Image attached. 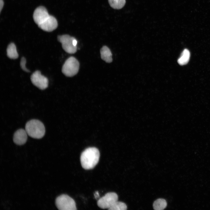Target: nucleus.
I'll list each match as a JSON object with an SVG mask.
<instances>
[{"label":"nucleus","mask_w":210,"mask_h":210,"mask_svg":"<svg viewBox=\"0 0 210 210\" xmlns=\"http://www.w3.org/2000/svg\"><path fill=\"white\" fill-rule=\"evenodd\" d=\"M100 157L98 149L95 147H89L81 153L80 161L81 166L85 169H93L98 163Z\"/></svg>","instance_id":"f257e3e1"},{"label":"nucleus","mask_w":210,"mask_h":210,"mask_svg":"<svg viewBox=\"0 0 210 210\" xmlns=\"http://www.w3.org/2000/svg\"><path fill=\"white\" fill-rule=\"evenodd\" d=\"M4 5V2L3 0H0V11H1L3 8Z\"/></svg>","instance_id":"a211bd4d"},{"label":"nucleus","mask_w":210,"mask_h":210,"mask_svg":"<svg viewBox=\"0 0 210 210\" xmlns=\"http://www.w3.org/2000/svg\"><path fill=\"white\" fill-rule=\"evenodd\" d=\"M30 79L32 84L41 90H44L48 87V78L42 75L39 71L34 72L31 75Z\"/></svg>","instance_id":"0eeeda50"},{"label":"nucleus","mask_w":210,"mask_h":210,"mask_svg":"<svg viewBox=\"0 0 210 210\" xmlns=\"http://www.w3.org/2000/svg\"><path fill=\"white\" fill-rule=\"evenodd\" d=\"M58 23L57 20L53 16L50 15L45 21L38 25L43 30L51 32L57 28Z\"/></svg>","instance_id":"1a4fd4ad"},{"label":"nucleus","mask_w":210,"mask_h":210,"mask_svg":"<svg viewBox=\"0 0 210 210\" xmlns=\"http://www.w3.org/2000/svg\"><path fill=\"white\" fill-rule=\"evenodd\" d=\"M6 52L7 57L10 59H15L18 57L16 46L14 43H11L8 45Z\"/></svg>","instance_id":"f8f14e48"},{"label":"nucleus","mask_w":210,"mask_h":210,"mask_svg":"<svg viewBox=\"0 0 210 210\" xmlns=\"http://www.w3.org/2000/svg\"><path fill=\"white\" fill-rule=\"evenodd\" d=\"M79 66V63L77 60L74 57H71L65 61L62 66V71L65 76L72 77L78 73Z\"/></svg>","instance_id":"7ed1b4c3"},{"label":"nucleus","mask_w":210,"mask_h":210,"mask_svg":"<svg viewBox=\"0 0 210 210\" xmlns=\"http://www.w3.org/2000/svg\"><path fill=\"white\" fill-rule=\"evenodd\" d=\"M95 197L96 199L99 197V193L98 192H96L94 194Z\"/></svg>","instance_id":"aec40b11"},{"label":"nucleus","mask_w":210,"mask_h":210,"mask_svg":"<svg viewBox=\"0 0 210 210\" xmlns=\"http://www.w3.org/2000/svg\"><path fill=\"white\" fill-rule=\"evenodd\" d=\"M101 58L107 63L112 61V53L110 49L106 46H103L100 51Z\"/></svg>","instance_id":"9b49d317"},{"label":"nucleus","mask_w":210,"mask_h":210,"mask_svg":"<svg viewBox=\"0 0 210 210\" xmlns=\"http://www.w3.org/2000/svg\"><path fill=\"white\" fill-rule=\"evenodd\" d=\"M77 43V40H76V39L75 38L74 40L73 41V45L75 46H76Z\"/></svg>","instance_id":"6ab92c4d"},{"label":"nucleus","mask_w":210,"mask_h":210,"mask_svg":"<svg viewBox=\"0 0 210 210\" xmlns=\"http://www.w3.org/2000/svg\"><path fill=\"white\" fill-rule=\"evenodd\" d=\"M127 206L124 203L118 201L115 202L108 209L109 210H125Z\"/></svg>","instance_id":"dca6fc26"},{"label":"nucleus","mask_w":210,"mask_h":210,"mask_svg":"<svg viewBox=\"0 0 210 210\" xmlns=\"http://www.w3.org/2000/svg\"><path fill=\"white\" fill-rule=\"evenodd\" d=\"M56 205L60 210H76L74 200L67 195L62 194L58 197L55 200Z\"/></svg>","instance_id":"20e7f679"},{"label":"nucleus","mask_w":210,"mask_h":210,"mask_svg":"<svg viewBox=\"0 0 210 210\" xmlns=\"http://www.w3.org/2000/svg\"><path fill=\"white\" fill-rule=\"evenodd\" d=\"M50 16L46 8L40 6L34 11L33 18L35 22L38 25L46 20Z\"/></svg>","instance_id":"6e6552de"},{"label":"nucleus","mask_w":210,"mask_h":210,"mask_svg":"<svg viewBox=\"0 0 210 210\" xmlns=\"http://www.w3.org/2000/svg\"><path fill=\"white\" fill-rule=\"evenodd\" d=\"M75 38L69 35L65 34L58 36L57 40L62 43L63 49L69 54H74L77 51V46L73 44V41Z\"/></svg>","instance_id":"39448f33"},{"label":"nucleus","mask_w":210,"mask_h":210,"mask_svg":"<svg viewBox=\"0 0 210 210\" xmlns=\"http://www.w3.org/2000/svg\"><path fill=\"white\" fill-rule=\"evenodd\" d=\"M118 196L116 193L114 192H108L98 200L97 204L101 209H108L115 202L118 201Z\"/></svg>","instance_id":"423d86ee"},{"label":"nucleus","mask_w":210,"mask_h":210,"mask_svg":"<svg viewBox=\"0 0 210 210\" xmlns=\"http://www.w3.org/2000/svg\"><path fill=\"white\" fill-rule=\"evenodd\" d=\"M27 134L25 130L22 129H19L14 133L13 141L16 144L21 145L26 142L27 139Z\"/></svg>","instance_id":"9d476101"},{"label":"nucleus","mask_w":210,"mask_h":210,"mask_svg":"<svg viewBox=\"0 0 210 210\" xmlns=\"http://www.w3.org/2000/svg\"><path fill=\"white\" fill-rule=\"evenodd\" d=\"M167 205L166 201L163 199H158L156 200L153 205L154 209L156 210H161L166 208Z\"/></svg>","instance_id":"4468645a"},{"label":"nucleus","mask_w":210,"mask_h":210,"mask_svg":"<svg viewBox=\"0 0 210 210\" xmlns=\"http://www.w3.org/2000/svg\"><path fill=\"white\" fill-rule=\"evenodd\" d=\"M26 59L24 57H22L20 62V66L21 68L23 71L27 72H30V71L27 69L26 67Z\"/></svg>","instance_id":"f3484780"},{"label":"nucleus","mask_w":210,"mask_h":210,"mask_svg":"<svg viewBox=\"0 0 210 210\" xmlns=\"http://www.w3.org/2000/svg\"><path fill=\"white\" fill-rule=\"evenodd\" d=\"M25 130L28 135L32 138L40 139L45 133V129L43 123L38 120L32 119L26 123Z\"/></svg>","instance_id":"f03ea898"},{"label":"nucleus","mask_w":210,"mask_h":210,"mask_svg":"<svg viewBox=\"0 0 210 210\" xmlns=\"http://www.w3.org/2000/svg\"><path fill=\"white\" fill-rule=\"evenodd\" d=\"M190 53L189 50L186 49L183 51L181 57L178 60V62L180 65L186 64L189 62Z\"/></svg>","instance_id":"ddd939ff"},{"label":"nucleus","mask_w":210,"mask_h":210,"mask_svg":"<svg viewBox=\"0 0 210 210\" xmlns=\"http://www.w3.org/2000/svg\"><path fill=\"white\" fill-rule=\"evenodd\" d=\"M108 1L110 6L115 9L122 8L125 3V0H108Z\"/></svg>","instance_id":"2eb2a0df"}]
</instances>
